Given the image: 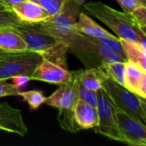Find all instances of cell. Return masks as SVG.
Wrapping results in <instances>:
<instances>
[{
  "label": "cell",
  "mask_w": 146,
  "mask_h": 146,
  "mask_svg": "<svg viewBox=\"0 0 146 146\" xmlns=\"http://www.w3.org/2000/svg\"><path fill=\"white\" fill-rule=\"evenodd\" d=\"M79 99H80L83 102L86 103L87 104L96 108L97 101H98V91L90 90V89L83 86L80 83V86H79Z\"/></svg>",
  "instance_id": "cell-24"
},
{
  "label": "cell",
  "mask_w": 146,
  "mask_h": 146,
  "mask_svg": "<svg viewBox=\"0 0 146 146\" xmlns=\"http://www.w3.org/2000/svg\"><path fill=\"white\" fill-rule=\"evenodd\" d=\"M0 9H7L4 5H3V3L0 1ZM11 10V9H10Z\"/></svg>",
  "instance_id": "cell-31"
},
{
  "label": "cell",
  "mask_w": 146,
  "mask_h": 146,
  "mask_svg": "<svg viewBox=\"0 0 146 146\" xmlns=\"http://www.w3.org/2000/svg\"><path fill=\"white\" fill-rule=\"evenodd\" d=\"M74 28L79 33L96 38H114L115 36L96 23L85 12H80Z\"/></svg>",
  "instance_id": "cell-16"
},
{
  "label": "cell",
  "mask_w": 146,
  "mask_h": 146,
  "mask_svg": "<svg viewBox=\"0 0 146 146\" xmlns=\"http://www.w3.org/2000/svg\"><path fill=\"white\" fill-rule=\"evenodd\" d=\"M125 62H115L104 64L102 67L105 70L109 78L123 85V76L125 70Z\"/></svg>",
  "instance_id": "cell-21"
},
{
  "label": "cell",
  "mask_w": 146,
  "mask_h": 146,
  "mask_svg": "<svg viewBox=\"0 0 146 146\" xmlns=\"http://www.w3.org/2000/svg\"><path fill=\"white\" fill-rule=\"evenodd\" d=\"M96 109L98 112V122L94 127L96 133L121 142L115 115V105L103 88L98 91Z\"/></svg>",
  "instance_id": "cell-7"
},
{
  "label": "cell",
  "mask_w": 146,
  "mask_h": 146,
  "mask_svg": "<svg viewBox=\"0 0 146 146\" xmlns=\"http://www.w3.org/2000/svg\"><path fill=\"white\" fill-rule=\"evenodd\" d=\"M21 21L10 9H0V27H12Z\"/></svg>",
  "instance_id": "cell-25"
},
{
  "label": "cell",
  "mask_w": 146,
  "mask_h": 146,
  "mask_svg": "<svg viewBox=\"0 0 146 146\" xmlns=\"http://www.w3.org/2000/svg\"><path fill=\"white\" fill-rule=\"evenodd\" d=\"M11 10L21 21L27 23H39L50 17L41 6L31 0H25L14 4Z\"/></svg>",
  "instance_id": "cell-13"
},
{
  "label": "cell",
  "mask_w": 146,
  "mask_h": 146,
  "mask_svg": "<svg viewBox=\"0 0 146 146\" xmlns=\"http://www.w3.org/2000/svg\"><path fill=\"white\" fill-rule=\"evenodd\" d=\"M41 59V55L30 50L4 52L0 56V80H9L18 75H26L31 80Z\"/></svg>",
  "instance_id": "cell-5"
},
{
  "label": "cell",
  "mask_w": 146,
  "mask_h": 146,
  "mask_svg": "<svg viewBox=\"0 0 146 146\" xmlns=\"http://www.w3.org/2000/svg\"><path fill=\"white\" fill-rule=\"evenodd\" d=\"M68 50L75 55L86 68L101 67L108 62H127L126 58L112 50L96 44L75 29L62 39Z\"/></svg>",
  "instance_id": "cell-3"
},
{
  "label": "cell",
  "mask_w": 146,
  "mask_h": 146,
  "mask_svg": "<svg viewBox=\"0 0 146 146\" xmlns=\"http://www.w3.org/2000/svg\"><path fill=\"white\" fill-rule=\"evenodd\" d=\"M0 130L22 137L27 133L21 110L10 106L7 102L0 104Z\"/></svg>",
  "instance_id": "cell-11"
},
{
  "label": "cell",
  "mask_w": 146,
  "mask_h": 146,
  "mask_svg": "<svg viewBox=\"0 0 146 146\" xmlns=\"http://www.w3.org/2000/svg\"><path fill=\"white\" fill-rule=\"evenodd\" d=\"M123 86L139 96L146 98V70L131 62H125Z\"/></svg>",
  "instance_id": "cell-12"
},
{
  "label": "cell",
  "mask_w": 146,
  "mask_h": 146,
  "mask_svg": "<svg viewBox=\"0 0 146 146\" xmlns=\"http://www.w3.org/2000/svg\"><path fill=\"white\" fill-rule=\"evenodd\" d=\"M41 6L50 16L55 15L66 0H31Z\"/></svg>",
  "instance_id": "cell-23"
},
{
  "label": "cell",
  "mask_w": 146,
  "mask_h": 146,
  "mask_svg": "<svg viewBox=\"0 0 146 146\" xmlns=\"http://www.w3.org/2000/svg\"><path fill=\"white\" fill-rule=\"evenodd\" d=\"M119 5L122 8L124 12L131 14L138 6L145 5L139 0H116Z\"/></svg>",
  "instance_id": "cell-28"
},
{
  "label": "cell",
  "mask_w": 146,
  "mask_h": 146,
  "mask_svg": "<svg viewBox=\"0 0 146 146\" xmlns=\"http://www.w3.org/2000/svg\"><path fill=\"white\" fill-rule=\"evenodd\" d=\"M71 76L72 72L70 73L67 68L42 57L31 75V80L61 86L68 81Z\"/></svg>",
  "instance_id": "cell-10"
},
{
  "label": "cell",
  "mask_w": 146,
  "mask_h": 146,
  "mask_svg": "<svg viewBox=\"0 0 146 146\" xmlns=\"http://www.w3.org/2000/svg\"><path fill=\"white\" fill-rule=\"evenodd\" d=\"M133 20L140 27V28L145 32L146 28V5L138 6L131 14Z\"/></svg>",
  "instance_id": "cell-27"
},
{
  "label": "cell",
  "mask_w": 146,
  "mask_h": 146,
  "mask_svg": "<svg viewBox=\"0 0 146 146\" xmlns=\"http://www.w3.org/2000/svg\"><path fill=\"white\" fill-rule=\"evenodd\" d=\"M0 50L4 52H21L27 50L24 39L10 27H0Z\"/></svg>",
  "instance_id": "cell-15"
},
{
  "label": "cell",
  "mask_w": 146,
  "mask_h": 146,
  "mask_svg": "<svg viewBox=\"0 0 146 146\" xmlns=\"http://www.w3.org/2000/svg\"><path fill=\"white\" fill-rule=\"evenodd\" d=\"M0 1L3 3V5L7 9H11V7L14 4H16V3H18L20 2H22V1H25V0H0Z\"/></svg>",
  "instance_id": "cell-30"
},
{
  "label": "cell",
  "mask_w": 146,
  "mask_h": 146,
  "mask_svg": "<svg viewBox=\"0 0 146 146\" xmlns=\"http://www.w3.org/2000/svg\"><path fill=\"white\" fill-rule=\"evenodd\" d=\"M109 78L104 68L97 67L86 68L82 72H79L80 83L92 91H98L102 88L104 80Z\"/></svg>",
  "instance_id": "cell-18"
},
{
  "label": "cell",
  "mask_w": 146,
  "mask_h": 146,
  "mask_svg": "<svg viewBox=\"0 0 146 146\" xmlns=\"http://www.w3.org/2000/svg\"><path fill=\"white\" fill-rule=\"evenodd\" d=\"M12 80H13V84L17 86L18 88H21L23 86H26V84L31 80L30 78L28 76H26V75H18V76H15L13 78H11Z\"/></svg>",
  "instance_id": "cell-29"
},
{
  "label": "cell",
  "mask_w": 146,
  "mask_h": 146,
  "mask_svg": "<svg viewBox=\"0 0 146 146\" xmlns=\"http://www.w3.org/2000/svg\"><path fill=\"white\" fill-rule=\"evenodd\" d=\"M10 27L24 39L27 50L37 52L43 58L67 68L66 54L68 46L62 40L44 31L38 23L21 21Z\"/></svg>",
  "instance_id": "cell-1"
},
{
  "label": "cell",
  "mask_w": 146,
  "mask_h": 146,
  "mask_svg": "<svg viewBox=\"0 0 146 146\" xmlns=\"http://www.w3.org/2000/svg\"><path fill=\"white\" fill-rule=\"evenodd\" d=\"M120 41L127 61L135 63L146 70V45L137 41L127 40L121 38Z\"/></svg>",
  "instance_id": "cell-17"
},
{
  "label": "cell",
  "mask_w": 146,
  "mask_h": 146,
  "mask_svg": "<svg viewBox=\"0 0 146 146\" xmlns=\"http://www.w3.org/2000/svg\"><path fill=\"white\" fill-rule=\"evenodd\" d=\"M79 71L72 72L70 80L46 98L44 104L58 110H74L79 100Z\"/></svg>",
  "instance_id": "cell-9"
},
{
  "label": "cell",
  "mask_w": 146,
  "mask_h": 146,
  "mask_svg": "<svg viewBox=\"0 0 146 146\" xmlns=\"http://www.w3.org/2000/svg\"><path fill=\"white\" fill-rule=\"evenodd\" d=\"M102 88L117 109L146 126L145 98L133 92L123 85L110 78H107L104 80Z\"/></svg>",
  "instance_id": "cell-4"
},
{
  "label": "cell",
  "mask_w": 146,
  "mask_h": 146,
  "mask_svg": "<svg viewBox=\"0 0 146 146\" xmlns=\"http://www.w3.org/2000/svg\"><path fill=\"white\" fill-rule=\"evenodd\" d=\"M121 142L132 146L146 145V126L115 106Z\"/></svg>",
  "instance_id": "cell-8"
},
{
  "label": "cell",
  "mask_w": 146,
  "mask_h": 146,
  "mask_svg": "<svg viewBox=\"0 0 146 146\" xmlns=\"http://www.w3.org/2000/svg\"><path fill=\"white\" fill-rule=\"evenodd\" d=\"M80 12V7L76 0H66L55 15L50 16L38 24L44 31L62 40L75 29L74 25Z\"/></svg>",
  "instance_id": "cell-6"
},
{
  "label": "cell",
  "mask_w": 146,
  "mask_h": 146,
  "mask_svg": "<svg viewBox=\"0 0 146 146\" xmlns=\"http://www.w3.org/2000/svg\"><path fill=\"white\" fill-rule=\"evenodd\" d=\"M57 120L60 126L68 132L77 133L81 130L74 120V110H59Z\"/></svg>",
  "instance_id": "cell-19"
},
{
  "label": "cell",
  "mask_w": 146,
  "mask_h": 146,
  "mask_svg": "<svg viewBox=\"0 0 146 146\" xmlns=\"http://www.w3.org/2000/svg\"><path fill=\"white\" fill-rule=\"evenodd\" d=\"M21 92V89L7 82V80H0V98L8 96H19Z\"/></svg>",
  "instance_id": "cell-26"
},
{
  "label": "cell",
  "mask_w": 146,
  "mask_h": 146,
  "mask_svg": "<svg viewBox=\"0 0 146 146\" xmlns=\"http://www.w3.org/2000/svg\"><path fill=\"white\" fill-rule=\"evenodd\" d=\"M139 2H141L143 4H145V5H146V0H139Z\"/></svg>",
  "instance_id": "cell-32"
},
{
  "label": "cell",
  "mask_w": 146,
  "mask_h": 146,
  "mask_svg": "<svg viewBox=\"0 0 146 146\" xmlns=\"http://www.w3.org/2000/svg\"><path fill=\"white\" fill-rule=\"evenodd\" d=\"M3 53H4V51H2V50H0V56L3 55Z\"/></svg>",
  "instance_id": "cell-33"
},
{
  "label": "cell",
  "mask_w": 146,
  "mask_h": 146,
  "mask_svg": "<svg viewBox=\"0 0 146 146\" xmlns=\"http://www.w3.org/2000/svg\"><path fill=\"white\" fill-rule=\"evenodd\" d=\"M85 36L88 39H90L91 41H92V42H94L96 44H101L103 46H105V47L112 50L113 51L120 54L121 56H122L123 57L126 58L125 53H124L123 48L121 46V44L119 37H115V36L114 38H96V37H91V36H87V35H85Z\"/></svg>",
  "instance_id": "cell-20"
},
{
  "label": "cell",
  "mask_w": 146,
  "mask_h": 146,
  "mask_svg": "<svg viewBox=\"0 0 146 146\" xmlns=\"http://www.w3.org/2000/svg\"><path fill=\"white\" fill-rule=\"evenodd\" d=\"M74 116L76 123L81 130L94 128L98 122L97 109L80 99H79L74 105Z\"/></svg>",
  "instance_id": "cell-14"
},
{
  "label": "cell",
  "mask_w": 146,
  "mask_h": 146,
  "mask_svg": "<svg viewBox=\"0 0 146 146\" xmlns=\"http://www.w3.org/2000/svg\"><path fill=\"white\" fill-rule=\"evenodd\" d=\"M19 96L22 97L23 99L28 104L31 110H38L43 104H44L46 97L39 91L32 90V91H21L19 93Z\"/></svg>",
  "instance_id": "cell-22"
},
{
  "label": "cell",
  "mask_w": 146,
  "mask_h": 146,
  "mask_svg": "<svg viewBox=\"0 0 146 146\" xmlns=\"http://www.w3.org/2000/svg\"><path fill=\"white\" fill-rule=\"evenodd\" d=\"M84 9L108 26L117 37L146 45L145 32L130 14L120 12L102 2H89L84 5Z\"/></svg>",
  "instance_id": "cell-2"
}]
</instances>
